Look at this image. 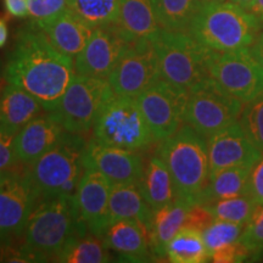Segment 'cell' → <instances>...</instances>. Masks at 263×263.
<instances>
[{
    "label": "cell",
    "mask_w": 263,
    "mask_h": 263,
    "mask_svg": "<svg viewBox=\"0 0 263 263\" xmlns=\"http://www.w3.org/2000/svg\"><path fill=\"white\" fill-rule=\"evenodd\" d=\"M76 74L73 59L59 51L31 25L18 32L4 72L9 84L33 95L48 112L58 107Z\"/></svg>",
    "instance_id": "cell-1"
},
{
    "label": "cell",
    "mask_w": 263,
    "mask_h": 263,
    "mask_svg": "<svg viewBox=\"0 0 263 263\" xmlns=\"http://www.w3.org/2000/svg\"><path fill=\"white\" fill-rule=\"evenodd\" d=\"M74 196H54L38 203L20 245L28 262L55 261L72 238L88 232L78 215Z\"/></svg>",
    "instance_id": "cell-2"
},
{
    "label": "cell",
    "mask_w": 263,
    "mask_h": 263,
    "mask_svg": "<svg viewBox=\"0 0 263 263\" xmlns=\"http://www.w3.org/2000/svg\"><path fill=\"white\" fill-rule=\"evenodd\" d=\"M156 154L168 167L176 197L196 205L210 177L207 138L184 122L176 133L160 141Z\"/></svg>",
    "instance_id": "cell-3"
},
{
    "label": "cell",
    "mask_w": 263,
    "mask_h": 263,
    "mask_svg": "<svg viewBox=\"0 0 263 263\" xmlns=\"http://www.w3.org/2000/svg\"><path fill=\"white\" fill-rule=\"evenodd\" d=\"M261 28L257 16L227 0L201 6L188 33L210 50L234 51L251 47Z\"/></svg>",
    "instance_id": "cell-4"
},
{
    "label": "cell",
    "mask_w": 263,
    "mask_h": 263,
    "mask_svg": "<svg viewBox=\"0 0 263 263\" xmlns=\"http://www.w3.org/2000/svg\"><path fill=\"white\" fill-rule=\"evenodd\" d=\"M84 137L66 134L58 145L29 164V173L41 200L54 196H74L83 174Z\"/></svg>",
    "instance_id": "cell-5"
},
{
    "label": "cell",
    "mask_w": 263,
    "mask_h": 263,
    "mask_svg": "<svg viewBox=\"0 0 263 263\" xmlns=\"http://www.w3.org/2000/svg\"><path fill=\"white\" fill-rule=\"evenodd\" d=\"M151 42L163 80L189 91L209 78L207 60L211 50L200 44L188 32L161 27Z\"/></svg>",
    "instance_id": "cell-6"
},
{
    "label": "cell",
    "mask_w": 263,
    "mask_h": 263,
    "mask_svg": "<svg viewBox=\"0 0 263 263\" xmlns=\"http://www.w3.org/2000/svg\"><path fill=\"white\" fill-rule=\"evenodd\" d=\"M93 138L106 145L143 151L155 143L137 98L115 94L95 121Z\"/></svg>",
    "instance_id": "cell-7"
},
{
    "label": "cell",
    "mask_w": 263,
    "mask_h": 263,
    "mask_svg": "<svg viewBox=\"0 0 263 263\" xmlns=\"http://www.w3.org/2000/svg\"><path fill=\"white\" fill-rule=\"evenodd\" d=\"M115 95L107 78L76 74L50 114L68 133L84 137L93 129L104 105Z\"/></svg>",
    "instance_id": "cell-8"
},
{
    "label": "cell",
    "mask_w": 263,
    "mask_h": 263,
    "mask_svg": "<svg viewBox=\"0 0 263 263\" xmlns=\"http://www.w3.org/2000/svg\"><path fill=\"white\" fill-rule=\"evenodd\" d=\"M244 104L206 78L188 93L184 122L209 138L239 120Z\"/></svg>",
    "instance_id": "cell-9"
},
{
    "label": "cell",
    "mask_w": 263,
    "mask_h": 263,
    "mask_svg": "<svg viewBox=\"0 0 263 263\" xmlns=\"http://www.w3.org/2000/svg\"><path fill=\"white\" fill-rule=\"evenodd\" d=\"M207 71L210 78L242 104L263 93V66L250 48L234 51L211 50Z\"/></svg>",
    "instance_id": "cell-10"
},
{
    "label": "cell",
    "mask_w": 263,
    "mask_h": 263,
    "mask_svg": "<svg viewBox=\"0 0 263 263\" xmlns=\"http://www.w3.org/2000/svg\"><path fill=\"white\" fill-rule=\"evenodd\" d=\"M41 195L33 183L29 170L9 171L0 185V249L14 246L22 238Z\"/></svg>",
    "instance_id": "cell-11"
},
{
    "label": "cell",
    "mask_w": 263,
    "mask_h": 263,
    "mask_svg": "<svg viewBox=\"0 0 263 263\" xmlns=\"http://www.w3.org/2000/svg\"><path fill=\"white\" fill-rule=\"evenodd\" d=\"M189 91L161 78L137 97L138 105L156 141H162L184 123Z\"/></svg>",
    "instance_id": "cell-12"
},
{
    "label": "cell",
    "mask_w": 263,
    "mask_h": 263,
    "mask_svg": "<svg viewBox=\"0 0 263 263\" xmlns=\"http://www.w3.org/2000/svg\"><path fill=\"white\" fill-rule=\"evenodd\" d=\"M161 78L153 42L139 39L127 45L107 81L116 95L137 98Z\"/></svg>",
    "instance_id": "cell-13"
},
{
    "label": "cell",
    "mask_w": 263,
    "mask_h": 263,
    "mask_svg": "<svg viewBox=\"0 0 263 263\" xmlns=\"http://www.w3.org/2000/svg\"><path fill=\"white\" fill-rule=\"evenodd\" d=\"M129 43L117 24L94 28L87 45L74 58L76 73L107 78Z\"/></svg>",
    "instance_id": "cell-14"
},
{
    "label": "cell",
    "mask_w": 263,
    "mask_h": 263,
    "mask_svg": "<svg viewBox=\"0 0 263 263\" xmlns=\"http://www.w3.org/2000/svg\"><path fill=\"white\" fill-rule=\"evenodd\" d=\"M82 160L84 168L98 171L112 184L138 183L145 166L139 151L106 145L94 138L85 145Z\"/></svg>",
    "instance_id": "cell-15"
},
{
    "label": "cell",
    "mask_w": 263,
    "mask_h": 263,
    "mask_svg": "<svg viewBox=\"0 0 263 263\" xmlns=\"http://www.w3.org/2000/svg\"><path fill=\"white\" fill-rule=\"evenodd\" d=\"M207 146L210 173L241 163L257 162L262 155L246 137L238 121L207 138Z\"/></svg>",
    "instance_id": "cell-16"
},
{
    "label": "cell",
    "mask_w": 263,
    "mask_h": 263,
    "mask_svg": "<svg viewBox=\"0 0 263 263\" xmlns=\"http://www.w3.org/2000/svg\"><path fill=\"white\" fill-rule=\"evenodd\" d=\"M112 183L104 174L91 168H84L77 192L76 205L81 221L93 234L103 235Z\"/></svg>",
    "instance_id": "cell-17"
},
{
    "label": "cell",
    "mask_w": 263,
    "mask_h": 263,
    "mask_svg": "<svg viewBox=\"0 0 263 263\" xmlns=\"http://www.w3.org/2000/svg\"><path fill=\"white\" fill-rule=\"evenodd\" d=\"M67 132L50 112L38 115L15 136L14 145L18 162L32 164L64 139Z\"/></svg>",
    "instance_id": "cell-18"
},
{
    "label": "cell",
    "mask_w": 263,
    "mask_h": 263,
    "mask_svg": "<svg viewBox=\"0 0 263 263\" xmlns=\"http://www.w3.org/2000/svg\"><path fill=\"white\" fill-rule=\"evenodd\" d=\"M101 236L121 261L150 262L155 258L151 252L146 230L136 221L122 219L115 222L105 229Z\"/></svg>",
    "instance_id": "cell-19"
},
{
    "label": "cell",
    "mask_w": 263,
    "mask_h": 263,
    "mask_svg": "<svg viewBox=\"0 0 263 263\" xmlns=\"http://www.w3.org/2000/svg\"><path fill=\"white\" fill-rule=\"evenodd\" d=\"M153 215L154 210L144 200L138 183L112 184L104 222V232L115 222L130 219L139 223L149 234Z\"/></svg>",
    "instance_id": "cell-20"
},
{
    "label": "cell",
    "mask_w": 263,
    "mask_h": 263,
    "mask_svg": "<svg viewBox=\"0 0 263 263\" xmlns=\"http://www.w3.org/2000/svg\"><path fill=\"white\" fill-rule=\"evenodd\" d=\"M41 31L59 51L73 59L87 45L94 28L70 9H66Z\"/></svg>",
    "instance_id": "cell-21"
},
{
    "label": "cell",
    "mask_w": 263,
    "mask_h": 263,
    "mask_svg": "<svg viewBox=\"0 0 263 263\" xmlns=\"http://www.w3.org/2000/svg\"><path fill=\"white\" fill-rule=\"evenodd\" d=\"M192 206V203L185 200L176 197L172 202L154 211L147 234L154 257H166L167 246L173 236L184 227L186 213Z\"/></svg>",
    "instance_id": "cell-22"
},
{
    "label": "cell",
    "mask_w": 263,
    "mask_h": 263,
    "mask_svg": "<svg viewBox=\"0 0 263 263\" xmlns=\"http://www.w3.org/2000/svg\"><path fill=\"white\" fill-rule=\"evenodd\" d=\"M42 108L33 95L8 83L0 91V127L16 136Z\"/></svg>",
    "instance_id": "cell-23"
},
{
    "label": "cell",
    "mask_w": 263,
    "mask_h": 263,
    "mask_svg": "<svg viewBox=\"0 0 263 263\" xmlns=\"http://www.w3.org/2000/svg\"><path fill=\"white\" fill-rule=\"evenodd\" d=\"M117 25L130 42L153 39L161 28L151 0H120Z\"/></svg>",
    "instance_id": "cell-24"
},
{
    "label": "cell",
    "mask_w": 263,
    "mask_h": 263,
    "mask_svg": "<svg viewBox=\"0 0 263 263\" xmlns=\"http://www.w3.org/2000/svg\"><path fill=\"white\" fill-rule=\"evenodd\" d=\"M255 163H241L210 173L209 180L200 194L196 205H209L218 200L230 199L246 194L250 173Z\"/></svg>",
    "instance_id": "cell-25"
},
{
    "label": "cell",
    "mask_w": 263,
    "mask_h": 263,
    "mask_svg": "<svg viewBox=\"0 0 263 263\" xmlns=\"http://www.w3.org/2000/svg\"><path fill=\"white\" fill-rule=\"evenodd\" d=\"M138 186L144 200L154 211L176 199L172 176L164 161L157 154L150 156L145 162Z\"/></svg>",
    "instance_id": "cell-26"
},
{
    "label": "cell",
    "mask_w": 263,
    "mask_h": 263,
    "mask_svg": "<svg viewBox=\"0 0 263 263\" xmlns=\"http://www.w3.org/2000/svg\"><path fill=\"white\" fill-rule=\"evenodd\" d=\"M111 261L112 257L110 255V249L103 236L93 234L89 230L85 234L72 238L55 258V262L62 263H105Z\"/></svg>",
    "instance_id": "cell-27"
},
{
    "label": "cell",
    "mask_w": 263,
    "mask_h": 263,
    "mask_svg": "<svg viewBox=\"0 0 263 263\" xmlns=\"http://www.w3.org/2000/svg\"><path fill=\"white\" fill-rule=\"evenodd\" d=\"M162 28L176 32H188L193 18L200 9V0H151Z\"/></svg>",
    "instance_id": "cell-28"
},
{
    "label": "cell",
    "mask_w": 263,
    "mask_h": 263,
    "mask_svg": "<svg viewBox=\"0 0 263 263\" xmlns=\"http://www.w3.org/2000/svg\"><path fill=\"white\" fill-rule=\"evenodd\" d=\"M166 257L173 263L206 262L209 255L203 242L202 232L183 227L167 246Z\"/></svg>",
    "instance_id": "cell-29"
},
{
    "label": "cell",
    "mask_w": 263,
    "mask_h": 263,
    "mask_svg": "<svg viewBox=\"0 0 263 263\" xmlns=\"http://www.w3.org/2000/svg\"><path fill=\"white\" fill-rule=\"evenodd\" d=\"M68 9L91 28L117 24L120 0H68Z\"/></svg>",
    "instance_id": "cell-30"
},
{
    "label": "cell",
    "mask_w": 263,
    "mask_h": 263,
    "mask_svg": "<svg viewBox=\"0 0 263 263\" xmlns=\"http://www.w3.org/2000/svg\"><path fill=\"white\" fill-rule=\"evenodd\" d=\"M257 201L249 195H242L223 199L205 205L211 211L217 221H226L245 226L251 218Z\"/></svg>",
    "instance_id": "cell-31"
},
{
    "label": "cell",
    "mask_w": 263,
    "mask_h": 263,
    "mask_svg": "<svg viewBox=\"0 0 263 263\" xmlns=\"http://www.w3.org/2000/svg\"><path fill=\"white\" fill-rule=\"evenodd\" d=\"M244 226L238 223L216 221L202 230V238L205 242L209 258L216 251L239 241Z\"/></svg>",
    "instance_id": "cell-32"
},
{
    "label": "cell",
    "mask_w": 263,
    "mask_h": 263,
    "mask_svg": "<svg viewBox=\"0 0 263 263\" xmlns=\"http://www.w3.org/2000/svg\"><path fill=\"white\" fill-rule=\"evenodd\" d=\"M238 122L256 149L263 153V93L244 104Z\"/></svg>",
    "instance_id": "cell-33"
},
{
    "label": "cell",
    "mask_w": 263,
    "mask_h": 263,
    "mask_svg": "<svg viewBox=\"0 0 263 263\" xmlns=\"http://www.w3.org/2000/svg\"><path fill=\"white\" fill-rule=\"evenodd\" d=\"M241 244L249 250L251 261H257L263 256V202H257L251 218L244 226Z\"/></svg>",
    "instance_id": "cell-34"
},
{
    "label": "cell",
    "mask_w": 263,
    "mask_h": 263,
    "mask_svg": "<svg viewBox=\"0 0 263 263\" xmlns=\"http://www.w3.org/2000/svg\"><path fill=\"white\" fill-rule=\"evenodd\" d=\"M66 9H68V0H29V25L43 29Z\"/></svg>",
    "instance_id": "cell-35"
},
{
    "label": "cell",
    "mask_w": 263,
    "mask_h": 263,
    "mask_svg": "<svg viewBox=\"0 0 263 263\" xmlns=\"http://www.w3.org/2000/svg\"><path fill=\"white\" fill-rule=\"evenodd\" d=\"M15 134L0 127V171H10L18 162L15 153Z\"/></svg>",
    "instance_id": "cell-36"
},
{
    "label": "cell",
    "mask_w": 263,
    "mask_h": 263,
    "mask_svg": "<svg viewBox=\"0 0 263 263\" xmlns=\"http://www.w3.org/2000/svg\"><path fill=\"white\" fill-rule=\"evenodd\" d=\"M215 221V217L205 205H193L186 213L184 227L202 232Z\"/></svg>",
    "instance_id": "cell-37"
},
{
    "label": "cell",
    "mask_w": 263,
    "mask_h": 263,
    "mask_svg": "<svg viewBox=\"0 0 263 263\" xmlns=\"http://www.w3.org/2000/svg\"><path fill=\"white\" fill-rule=\"evenodd\" d=\"M246 194L254 197L257 202H263V153L250 173Z\"/></svg>",
    "instance_id": "cell-38"
},
{
    "label": "cell",
    "mask_w": 263,
    "mask_h": 263,
    "mask_svg": "<svg viewBox=\"0 0 263 263\" xmlns=\"http://www.w3.org/2000/svg\"><path fill=\"white\" fill-rule=\"evenodd\" d=\"M28 3L29 0H4V6L10 16L24 18L28 17Z\"/></svg>",
    "instance_id": "cell-39"
},
{
    "label": "cell",
    "mask_w": 263,
    "mask_h": 263,
    "mask_svg": "<svg viewBox=\"0 0 263 263\" xmlns=\"http://www.w3.org/2000/svg\"><path fill=\"white\" fill-rule=\"evenodd\" d=\"M250 51L256 58V60L263 66V31L257 34V37L250 47Z\"/></svg>",
    "instance_id": "cell-40"
},
{
    "label": "cell",
    "mask_w": 263,
    "mask_h": 263,
    "mask_svg": "<svg viewBox=\"0 0 263 263\" xmlns=\"http://www.w3.org/2000/svg\"><path fill=\"white\" fill-rule=\"evenodd\" d=\"M9 38L8 22L5 18H0V48L4 47Z\"/></svg>",
    "instance_id": "cell-41"
},
{
    "label": "cell",
    "mask_w": 263,
    "mask_h": 263,
    "mask_svg": "<svg viewBox=\"0 0 263 263\" xmlns=\"http://www.w3.org/2000/svg\"><path fill=\"white\" fill-rule=\"evenodd\" d=\"M250 12H252L255 16H257V17L261 20H263V0H255L254 3H252L251 8L249 10Z\"/></svg>",
    "instance_id": "cell-42"
},
{
    "label": "cell",
    "mask_w": 263,
    "mask_h": 263,
    "mask_svg": "<svg viewBox=\"0 0 263 263\" xmlns=\"http://www.w3.org/2000/svg\"><path fill=\"white\" fill-rule=\"evenodd\" d=\"M229 2L234 3V4L241 6V8H244L246 10H250V8H251L252 3L255 2V0H229Z\"/></svg>",
    "instance_id": "cell-43"
},
{
    "label": "cell",
    "mask_w": 263,
    "mask_h": 263,
    "mask_svg": "<svg viewBox=\"0 0 263 263\" xmlns=\"http://www.w3.org/2000/svg\"><path fill=\"white\" fill-rule=\"evenodd\" d=\"M227 2V0H200L201 5H209V4H216V3H223Z\"/></svg>",
    "instance_id": "cell-44"
},
{
    "label": "cell",
    "mask_w": 263,
    "mask_h": 263,
    "mask_svg": "<svg viewBox=\"0 0 263 263\" xmlns=\"http://www.w3.org/2000/svg\"><path fill=\"white\" fill-rule=\"evenodd\" d=\"M8 172H9V171H0V185L4 183L6 177H8Z\"/></svg>",
    "instance_id": "cell-45"
},
{
    "label": "cell",
    "mask_w": 263,
    "mask_h": 263,
    "mask_svg": "<svg viewBox=\"0 0 263 263\" xmlns=\"http://www.w3.org/2000/svg\"><path fill=\"white\" fill-rule=\"evenodd\" d=\"M261 22H262V26H263V20H262V21H261Z\"/></svg>",
    "instance_id": "cell-46"
}]
</instances>
